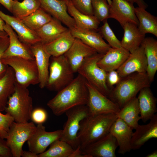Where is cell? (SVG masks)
Wrapping results in <instances>:
<instances>
[{
    "instance_id": "cell-1",
    "label": "cell",
    "mask_w": 157,
    "mask_h": 157,
    "mask_svg": "<svg viewBox=\"0 0 157 157\" xmlns=\"http://www.w3.org/2000/svg\"><path fill=\"white\" fill-rule=\"evenodd\" d=\"M88 97L86 80L78 74L71 83L58 92L47 105L54 115L59 116L74 107L86 105Z\"/></svg>"
},
{
    "instance_id": "cell-2",
    "label": "cell",
    "mask_w": 157,
    "mask_h": 157,
    "mask_svg": "<svg viewBox=\"0 0 157 157\" xmlns=\"http://www.w3.org/2000/svg\"><path fill=\"white\" fill-rule=\"evenodd\" d=\"M117 118V113H108L90 114L83 119L78 134L81 152L109 133L111 126Z\"/></svg>"
},
{
    "instance_id": "cell-3",
    "label": "cell",
    "mask_w": 157,
    "mask_h": 157,
    "mask_svg": "<svg viewBox=\"0 0 157 157\" xmlns=\"http://www.w3.org/2000/svg\"><path fill=\"white\" fill-rule=\"evenodd\" d=\"M151 83L146 73H134L121 78L112 89L110 99L120 109L143 88L150 87Z\"/></svg>"
},
{
    "instance_id": "cell-4",
    "label": "cell",
    "mask_w": 157,
    "mask_h": 157,
    "mask_svg": "<svg viewBox=\"0 0 157 157\" xmlns=\"http://www.w3.org/2000/svg\"><path fill=\"white\" fill-rule=\"evenodd\" d=\"M33 110V100L27 88L16 82L15 91L9 97L5 110L18 123L28 122Z\"/></svg>"
},
{
    "instance_id": "cell-5",
    "label": "cell",
    "mask_w": 157,
    "mask_h": 157,
    "mask_svg": "<svg viewBox=\"0 0 157 157\" xmlns=\"http://www.w3.org/2000/svg\"><path fill=\"white\" fill-rule=\"evenodd\" d=\"M104 55L97 53L86 58L77 72L101 93L110 99L112 90L106 84L107 72L97 64Z\"/></svg>"
},
{
    "instance_id": "cell-6",
    "label": "cell",
    "mask_w": 157,
    "mask_h": 157,
    "mask_svg": "<svg viewBox=\"0 0 157 157\" xmlns=\"http://www.w3.org/2000/svg\"><path fill=\"white\" fill-rule=\"evenodd\" d=\"M74 73L64 55L51 56L46 87L50 90L58 92L72 81Z\"/></svg>"
},
{
    "instance_id": "cell-7",
    "label": "cell",
    "mask_w": 157,
    "mask_h": 157,
    "mask_svg": "<svg viewBox=\"0 0 157 157\" xmlns=\"http://www.w3.org/2000/svg\"><path fill=\"white\" fill-rule=\"evenodd\" d=\"M2 63L13 70L16 82L21 86L28 88L39 84L38 68L35 60L13 57L2 58Z\"/></svg>"
},
{
    "instance_id": "cell-8",
    "label": "cell",
    "mask_w": 157,
    "mask_h": 157,
    "mask_svg": "<svg viewBox=\"0 0 157 157\" xmlns=\"http://www.w3.org/2000/svg\"><path fill=\"white\" fill-rule=\"evenodd\" d=\"M65 113L67 119L60 140L68 143L75 150L79 146L78 134L81 122L90 114L86 105L75 106Z\"/></svg>"
},
{
    "instance_id": "cell-9",
    "label": "cell",
    "mask_w": 157,
    "mask_h": 157,
    "mask_svg": "<svg viewBox=\"0 0 157 157\" xmlns=\"http://www.w3.org/2000/svg\"><path fill=\"white\" fill-rule=\"evenodd\" d=\"M36 126L33 122H14L10 126L6 138L7 145L13 157H20L24 143L34 133Z\"/></svg>"
},
{
    "instance_id": "cell-10",
    "label": "cell",
    "mask_w": 157,
    "mask_h": 157,
    "mask_svg": "<svg viewBox=\"0 0 157 157\" xmlns=\"http://www.w3.org/2000/svg\"><path fill=\"white\" fill-rule=\"evenodd\" d=\"M88 91L86 105L90 114L96 115L108 113H117L120 108L118 106L86 81Z\"/></svg>"
},
{
    "instance_id": "cell-11",
    "label": "cell",
    "mask_w": 157,
    "mask_h": 157,
    "mask_svg": "<svg viewBox=\"0 0 157 157\" xmlns=\"http://www.w3.org/2000/svg\"><path fill=\"white\" fill-rule=\"evenodd\" d=\"M45 129L43 124H38L35 131L27 141L29 150L38 155L45 151L53 142L60 139L62 130L47 132Z\"/></svg>"
},
{
    "instance_id": "cell-12",
    "label": "cell",
    "mask_w": 157,
    "mask_h": 157,
    "mask_svg": "<svg viewBox=\"0 0 157 157\" xmlns=\"http://www.w3.org/2000/svg\"><path fill=\"white\" fill-rule=\"evenodd\" d=\"M133 4L126 0H111L108 18L114 19L122 27L127 23L138 25Z\"/></svg>"
},
{
    "instance_id": "cell-13",
    "label": "cell",
    "mask_w": 157,
    "mask_h": 157,
    "mask_svg": "<svg viewBox=\"0 0 157 157\" xmlns=\"http://www.w3.org/2000/svg\"><path fill=\"white\" fill-rule=\"evenodd\" d=\"M118 147L116 139L110 132L81 152L88 157H115V151Z\"/></svg>"
},
{
    "instance_id": "cell-14",
    "label": "cell",
    "mask_w": 157,
    "mask_h": 157,
    "mask_svg": "<svg viewBox=\"0 0 157 157\" xmlns=\"http://www.w3.org/2000/svg\"><path fill=\"white\" fill-rule=\"evenodd\" d=\"M97 53L81 40L75 38L72 46L64 55L75 73L85 59Z\"/></svg>"
},
{
    "instance_id": "cell-15",
    "label": "cell",
    "mask_w": 157,
    "mask_h": 157,
    "mask_svg": "<svg viewBox=\"0 0 157 157\" xmlns=\"http://www.w3.org/2000/svg\"><path fill=\"white\" fill-rule=\"evenodd\" d=\"M3 29L8 35L9 43L2 58L16 57L31 60L35 59L30 46L23 43L19 40L17 35L10 25L5 23Z\"/></svg>"
},
{
    "instance_id": "cell-16",
    "label": "cell",
    "mask_w": 157,
    "mask_h": 157,
    "mask_svg": "<svg viewBox=\"0 0 157 157\" xmlns=\"http://www.w3.org/2000/svg\"><path fill=\"white\" fill-rule=\"evenodd\" d=\"M40 7L71 30L76 27L67 11V0H39Z\"/></svg>"
},
{
    "instance_id": "cell-17",
    "label": "cell",
    "mask_w": 157,
    "mask_h": 157,
    "mask_svg": "<svg viewBox=\"0 0 157 157\" xmlns=\"http://www.w3.org/2000/svg\"><path fill=\"white\" fill-rule=\"evenodd\" d=\"M147 62L142 47H140L131 53L117 70L121 78L134 73H146Z\"/></svg>"
},
{
    "instance_id": "cell-18",
    "label": "cell",
    "mask_w": 157,
    "mask_h": 157,
    "mask_svg": "<svg viewBox=\"0 0 157 157\" xmlns=\"http://www.w3.org/2000/svg\"><path fill=\"white\" fill-rule=\"evenodd\" d=\"M0 17L16 32L19 39L23 43L31 46L41 42L36 32L30 29L20 19L6 14L0 9Z\"/></svg>"
},
{
    "instance_id": "cell-19",
    "label": "cell",
    "mask_w": 157,
    "mask_h": 157,
    "mask_svg": "<svg viewBox=\"0 0 157 157\" xmlns=\"http://www.w3.org/2000/svg\"><path fill=\"white\" fill-rule=\"evenodd\" d=\"M70 30L74 38L80 39L98 53L104 54L111 48L98 31L76 27Z\"/></svg>"
},
{
    "instance_id": "cell-20",
    "label": "cell",
    "mask_w": 157,
    "mask_h": 157,
    "mask_svg": "<svg viewBox=\"0 0 157 157\" xmlns=\"http://www.w3.org/2000/svg\"><path fill=\"white\" fill-rule=\"evenodd\" d=\"M133 129L119 118H117L111 126L110 132L116 139L119 147L118 151L119 154L123 155L131 150Z\"/></svg>"
},
{
    "instance_id": "cell-21",
    "label": "cell",
    "mask_w": 157,
    "mask_h": 157,
    "mask_svg": "<svg viewBox=\"0 0 157 157\" xmlns=\"http://www.w3.org/2000/svg\"><path fill=\"white\" fill-rule=\"evenodd\" d=\"M30 48L35 58L38 68L39 86L40 88L43 89L46 87L47 82L51 56L44 49L41 42L31 45Z\"/></svg>"
},
{
    "instance_id": "cell-22",
    "label": "cell",
    "mask_w": 157,
    "mask_h": 157,
    "mask_svg": "<svg viewBox=\"0 0 157 157\" xmlns=\"http://www.w3.org/2000/svg\"><path fill=\"white\" fill-rule=\"evenodd\" d=\"M147 124L139 125L133 132L131 138V150L139 149L149 140L157 138V114H155Z\"/></svg>"
},
{
    "instance_id": "cell-23",
    "label": "cell",
    "mask_w": 157,
    "mask_h": 157,
    "mask_svg": "<svg viewBox=\"0 0 157 157\" xmlns=\"http://www.w3.org/2000/svg\"><path fill=\"white\" fill-rule=\"evenodd\" d=\"M130 53L123 48H111L98 61V66L106 72L117 70L128 57Z\"/></svg>"
},
{
    "instance_id": "cell-24",
    "label": "cell",
    "mask_w": 157,
    "mask_h": 157,
    "mask_svg": "<svg viewBox=\"0 0 157 157\" xmlns=\"http://www.w3.org/2000/svg\"><path fill=\"white\" fill-rule=\"evenodd\" d=\"M137 98L141 119L144 122H146L151 118L157 112V99L150 87L141 89Z\"/></svg>"
},
{
    "instance_id": "cell-25",
    "label": "cell",
    "mask_w": 157,
    "mask_h": 157,
    "mask_svg": "<svg viewBox=\"0 0 157 157\" xmlns=\"http://www.w3.org/2000/svg\"><path fill=\"white\" fill-rule=\"evenodd\" d=\"M122 28L124 34L120 41L122 46L131 53L140 47L145 35L142 34L138 26L133 23H126Z\"/></svg>"
},
{
    "instance_id": "cell-26",
    "label": "cell",
    "mask_w": 157,
    "mask_h": 157,
    "mask_svg": "<svg viewBox=\"0 0 157 157\" xmlns=\"http://www.w3.org/2000/svg\"><path fill=\"white\" fill-rule=\"evenodd\" d=\"M67 11L74 19L76 27L98 31L100 22L93 15H87L78 10L73 5L71 0H67Z\"/></svg>"
},
{
    "instance_id": "cell-27",
    "label": "cell",
    "mask_w": 157,
    "mask_h": 157,
    "mask_svg": "<svg viewBox=\"0 0 157 157\" xmlns=\"http://www.w3.org/2000/svg\"><path fill=\"white\" fill-rule=\"evenodd\" d=\"M140 45L146 58V73L151 83L157 70V41L152 37H145Z\"/></svg>"
},
{
    "instance_id": "cell-28",
    "label": "cell",
    "mask_w": 157,
    "mask_h": 157,
    "mask_svg": "<svg viewBox=\"0 0 157 157\" xmlns=\"http://www.w3.org/2000/svg\"><path fill=\"white\" fill-rule=\"evenodd\" d=\"M75 38L70 30L49 43L43 44L44 49L51 56H58L64 54L72 46Z\"/></svg>"
},
{
    "instance_id": "cell-29",
    "label": "cell",
    "mask_w": 157,
    "mask_h": 157,
    "mask_svg": "<svg viewBox=\"0 0 157 157\" xmlns=\"http://www.w3.org/2000/svg\"><path fill=\"white\" fill-rule=\"evenodd\" d=\"M69 29L63 26L60 21L52 17L50 21L35 32L44 44L52 41Z\"/></svg>"
},
{
    "instance_id": "cell-30",
    "label": "cell",
    "mask_w": 157,
    "mask_h": 157,
    "mask_svg": "<svg viewBox=\"0 0 157 157\" xmlns=\"http://www.w3.org/2000/svg\"><path fill=\"white\" fill-rule=\"evenodd\" d=\"M16 79L13 69L8 66L4 75L0 79V111L5 110L9 97L14 92Z\"/></svg>"
},
{
    "instance_id": "cell-31",
    "label": "cell",
    "mask_w": 157,
    "mask_h": 157,
    "mask_svg": "<svg viewBox=\"0 0 157 157\" xmlns=\"http://www.w3.org/2000/svg\"><path fill=\"white\" fill-rule=\"evenodd\" d=\"M138 101L136 97L129 101L120 109L117 113L118 118L124 121L133 129H135L139 126L141 119Z\"/></svg>"
},
{
    "instance_id": "cell-32",
    "label": "cell",
    "mask_w": 157,
    "mask_h": 157,
    "mask_svg": "<svg viewBox=\"0 0 157 157\" xmlns=\"http://www.w3.org/2000/svg\"><path fill=\"white\" fill-rule=\"evenodd\" d=\"M135 11L139 22L138 26L140 32L145 35L151 33L157 37V17L140 7L135 8Z\"/></svg>"
},
{
    "instance_id": "cell-33",
    "label": "cell",
    "mask_w": 157,
    "mask_h": 157,
    "mask_svg": "<svg viewBox=\"0 0 157 157\" xmlns=\"http://www.w3.org/2000/svg\"><path fill=\"white\" fill-rule=\"evenodd\" d=\"M51 16L40 7L20 19L31 30L35 31L52 19Z\"/></svg>"
},
{
    "instance_id": "cell-34",
    "label": "cell",
    "mask_w": 157,
    "mask_h": 157,
    "mask_svg": "<svg viewBox=\"0 0 157 157\" xmlns=\"http://www.w3.org/2000/svg\"><path fill=\"white\" fill-rule=\"evenodd\" d=\"M40 7L39 0H23L22 2L13 0L11 13L14 16L20 19L31 14Z\"/></svg>"
},
{
    "instance_id": "cell-35",
    "label": "cell",
    "mask_w": 157,
    "mask_h": 157,
    "mask_svg": "<svg viewBox=\"0 0 157 157\" xmlns=\"http://www.w3.org/2000/svg\"><path fill=\"white\" fill-rule=\"evenodd\" d=\"M49 149L38 155V157H70L74 149L67 143L60 139L53 142Z\"/></svg>"
},
{
    "instance_id": "cell-36",
    "label": "cell",
    "mask_w": 157,
    "mask_h": 157,
    "mask_svg": "<svg viewBox=\"0 0 157 157\" xmlns=\"http://www.w3.org/2000/svg\"><path fill=\"white\" fill-rule=\"evenodd\" d=\"M93 15L100 22L108 18L110 6L107 0H91Z\"/></svg>"
},
{
    "instance_id": "cell-37",
    "label": "cell",
    "mask_w": 157,
    "mask_h": 157,
    "mask_svg": "<svg viewBox=\"0 0 157 157\" xmlns=\"http://www.w3.org/2000/svg\"><path fill=\"white\" fill-rule=\"evenodd\" d=\"M103 24L98 29V32L103 38L108 42V44L112 48H123L120 41L117 38L110 27L107 20L103 22Z\"/></svg>"
},
{
    "instance_id": "cell-38",
    "label": "cell",
    "mask_w": 157,
    "mask_h": 157,
    "mask_svg": "<svg viewBox=\"0 0 157 157\" xmlns=\"http://www.w3.org/2000/svg\"><path fill=\"white\" fill-rule=\"evenodd\" d=\"M14 122V119L10 115L7 113L3 114L0 111V135L3 138H6L9 129Z\"/></svg>"
},
{
    "instance_id": "cell-39",
    "label": "cell",
    "mask_w": 157,
    "mask_h": 157,
    "mask_svg": "<svg viewBox=\"0 0 157 157\" xmlns=\"http://www.w3.org/2000/svg\"><path fill=\"white\" fill-rule=\"evenodd\" d=\"M74 6L81 13L87 15H93L91 0H71Z\"/></svg>"
},
{
    "instance_id": "cell-40",
    "label": "cell",
    "mask_w": 157,
    "mask_h": 157,
    "mask_svg": "<svg viewBox=\"0 0 157 157\" xmlns=\"http://www.w3.org/2000/svg\"><path fill=\"white\" fill-rule=\"evenodd\" d=\"M9 43L8 36L0 38V79L5 74L9 66L3 63L1 60L3 55L8 47Z\"/></svg>"
},
{
    "instance_id": "cell-41",
    "label": "cell",
    "mask_w": 157,
    "mask_h": 157,
    "mask_svg": "<svg viewBox=\"0 0 157 157\" xmlns=\"http://www.w3.org/2000/svg\"><path fill=\"white\" fill-rule=\"evenodd\" d=\"M47 117V113L45 110L41 108H37L33 110L31 119L35 123L43 124L46 121Z\"/></svg>"
},
{
    "instance_id": "cell-42",
    "label": "cell",
    "mask_w": 157,
    "mask_h": 157,
    "mask_svg": "<svg viewBox=\"0 0 157 157\" xmlns=\"http://www.w3.org/2000/svg\"><path fill=\"white\" fill-rule=\"evenodd\" d=\"M121 78L117 70L107 72L106 83L107 86L112 90L113 88V86L118 84Z\"/></svg>"
},
{
    "instance_id": "cell-43",
    "label": "cell",
    "mask_w": 157,
    "mask_h": 157,
    "mask_svg": "<svg viewBox=\"0 0 157 157\" xmlns=\"http://www.w3.org/2000/svg\"><path fill=\"white\" fill-rule=\"evenodd\" d=\"M4 139L0 135V157H12L11 151Z\"/></svg>"
},
{
    "instance_id": "cell-44",
    "label": "cell",
    "mask_w": 157,
    "mask_h": 157,
    "mask_svg": "<svg viewBox=\"0 0 157 157\" xmlns=\"http://www.w3.org/2000/svg\"><path fill=\"white\" fill-rule=\"evenodd\" d=\"M13 0H0V4L2 5L8 11L11 12Z\"/></svg>"
},
{
    "instance_id": "cell-45",
    "label": "cell",
    "mask_w": 157,
    "mask_h": 157,
    "mask_svg": "<svg viewBox=\"0 0 157 157\" xmlns=\"http://www.w3.org/2000/svg\"><path fill=\"white\" fill-rule=\"evenodd\" d=\"M22 157H38V155L29 150L23 151L21 155Z\"/></svg>"
},
{
    "instance_id": "cell-46",
    "label": "cell",
    "mask_w": 157,
    "mask_h": 157,
    "mask_svg": "<svg viewBox=\"0 0 157 157\" xmlns=\"http://www.w3.org/2000/svg\"><path fill=\"white\" fill-rule=\"evenodd\" d=\"M136 3L138 7L146 9L148 6V5L144 0H136Z\"/></svg>"
},
{
    "instance_id": "cell-47",
    "label": "cell",
    "mask_w": 157,
    "mask_h": 157,
    "mask_svg": "<svg viewBox=\"0 0 157 157\" xmlns=\"http://www.w3.org/2000/svg\"><path fill=\"white\" fill-rule=\"evenodd\" d=\"M146 157H157V151H154L151 153L148 154L146 156Z\"/></svg>"
},
{
    "instance_id": "cell-48",
    "label": "cell",
    "mask_w": 157,
    "mask_h": 157,
    "mask_svg": "<svg viewBox=\"0 0 157 157\" xmlns=\"http://www.w3.org/2000/svg\"><path fill=\"white\" fill-rule=\"evenodd\" d=\"M5 24V22L0 17V30L3 31V27Z\"/></svg>"
},
{
    "instance_id": "cell-49",
    "label": "cell",
    "mask_w": 157,
    "mask_h": 157,
    "mask_svg": "<svg viewBox=\"0 0 157 157\" xmlns=\"http://www.w3.org/2000/svg\"><path fill=\"white\" fill-rule=\"evenodd\" d=\"M8 36L7 33L5 31L0 30V38H4Z\"/></svg>"
},
{
    "instance_id": "cell-50",
    "label": "cell",
    "mask_w": 157,
    "mask_h": 157,
    "mask_svg": "<svg viewBox=\"0 0 157 157\" xmlns=\"http://www.w3.org/2000/svg\"><path fill=\"white\" fill-rule=\"evenodd\" d=\"M130 2L133 4V3H136V0H126Z\"/></svg>"
},
{
    "instance_id": "cell-51",
    "label": "cell",
    "mask_w": 157,
    "mask_h": 157,
    "mask_svg": "<svg viewBox=\"0 0 157 157\" xmlns=\"http://www.w3.org/2000/svg\"><path fill=\"white\" fill-rule=\"evenodd\" d=\"M107 1L109 6H110L111 3V0H107Z\"/></svg>"
},
{
    "instance_id": "cell-52",
    "label": "cell",
    "mask_w": 157,
    "mask_h": 157,
    "mask_svg": "<svg viewBox=\"0 0 157 157\" xmlns=\"http://www.w3.org/2000/svg\"><path fill=\"white\" fill-rule=\"evenodd\" d=\"M13 1H18V0H13Z\"/></svg>"
},
{
    "instance_id": "cell-53",
    "label": "cell",
    "mask_w": 157,
    "mask_h": 157,
    "mask_svg": "<svg viewBox=\"0 0 157 157\" xmlns=\"http://www.w3.org/2000/svg\"></svg>"
}]
</instances>
